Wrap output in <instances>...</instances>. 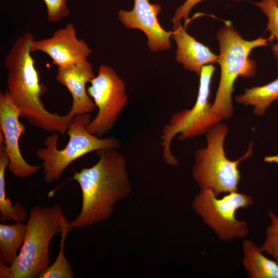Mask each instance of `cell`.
<instances>
[{
    "instance_id": "cell-23",
    "label": "cell",
    "mask_w": 278,
    "mask_h": 278,
    "mask_svg": "<svg viewBox=\"0 0 278 278\" xmlns=\"http://www.w3.org/2000/svg\"><path fill=\"white\" fill-rule=\"evenodd\" d=\"M203 0H186L185 2L179 7L174 13L172 18L173 26L181 25L182 19L184 20L185 24L186 25L188 23V15L191 9L198 3ZM238 1L240 0H234Z\"/></svg>"
},
{
    "instance_id": "cell-17",
    "label": "cell",
    "mask_w": 278,
    "mask_h": 278,
    "mask_svg": "<svg viewBox=\"0 0 278 278\" xmlns=\"http://www.w3.org/2000/svg\"><path fill=\"white\" fill-rule=\"evenodd\" d=\"M26 233V223L0 224L1 259L11 265L17 258L18 251L22 247Z\"/></svg>"
},
{
    "instance_id": "cell-22",
    "label": "cell",
    "mask_w": 278,
    "mask_h": 278,
    "mask_svg": "<svg viewBox=\"0 0 278 278\" xmlns=\"http://www.w3.org/2000/svg\"><path fill=\"white\" fill-rule=\"evenodd\" d=\"M47 11V19L50 23H57L70 13L67 0H43Z\"/></svg>"
},
{
    "instance_id": "cell-8",
    "label": "cell",
    "mask_w": 278,
    "mask_h": 278,
    "mask_svg": "<svg viewBox=\"0 0 278 278\" xmlns=\"http://www.w3.org/2000/svg\"><path fill=\"white\" fill-rule=\"evenodd\" d=\"M254 204L249 195L237 191L227 193L221 198L210 188L200 189L192 201V207L204 223L211 229L219 239L232 241L245 238L249 234L247 222L239 220L236 213Z\"/></svg>"
},
{
    "instance_id": "cell-11",
    "label": "cell",
    "mask_w": 278,
    "mask_h": 278,
    "mask_svg": "<svg viewBox=\"0 0 278 278\" xmlns=\"http://www.w3.org/2000/svg\"><path fill=\"white\" fill-rule=\"evenodd\" d=\"M30 51L45 53L58 68L81 64L88 60L92 52L86 42L77 37L73 23L57 30L50 38L33 40Z\"/></svg>"
},
{
    "instance_id": "cell-12",
    "label": "cell",
    "mask_w": 278,
    "mask_h": 278,
    "mask_svg": "<svg viewBox=\"0 0 278 278\" xmlns=\"http://www.w3.org/2000/svg\"><path fill=\"white\" fill-rule=\"evenodd\" d=\"M161 10L159 4L150 3L149 0H134L133 9L120 10L118 18L126 27L142 31L147 37L151 51L167 50L171 47L170 39L172 31H166L160 25L158 16Z\"/></svg>"
},
{
    "instance_id": "cell-18",
    "label": "cell",
    "mask_w": 278,
    "mask_h": 278,
    "mask_svg": "<svg viewBox=\"0 0 278 278\" xmlns=\"http://www.w3.org/2000/svg\"><path fill=\"white\" fill-rule=\"evenodd\" d=\"M9 163L5 145L0 144V220L2 222L13 220L25 223L28 218L25 208L18 201L12 205L6 197L5 174Z\"/></svg>"
},
{
    "instance_id": "cell-1",
    "label": "cell",
    "mask_w": 278,
    "mask_h": 278,
    "mask_svg": "<svg viewBox=\"0 0 278 278\" xmlns=\"http://www.w3.org/2000/svg\"><path fill=\"white\" fill-rule=\"evenodd\" d=\"M98 161L91 167L75 171L72 180L81 188L82 203L71 229H82L102 222L112 215L116 204L131 192L127 160L117 149L97 151Z\"/></svg>"
},
{
    "instance_id": "cell-6",
    "label": "cell",
    "mask_w": 278,
    "mask_h": 278,
    "mask_svg": "<svg viewBox=\"0 0 278 278\" xmlns=\"http://www.w3.org/2000/svg\"><path fill=\"white\" fill-rule=\"evenodd\" d=\"M91 120L90 113L74 117L66 132L69 141L63 149H58L59 137L56 132L45 139V147L39 149L36 155L43 162V174L46 183L58 181L68 165L87 153L120 148V141L113 136L101 138L89 132L86 127Z\"/></svg>"
},
{
    "instance_id": "cell-7",
    "label": "cell",
    "mask_w": 278,
    "mask_h": 278,
    "mask_svg": "<svg viewBox=\"0 0 278 278\" xmlns=\"http://www.w3.org/2000/svg\"><path fill=\"white\" fill-rule=\"evenodd\" d=\"M213 64L203 66L199 76V85L196 101L191 109L172 114L162 130L160 136L162 157L166 163L171 166L178 164L173 155L171 144L178 134V139L183 141L206 134L222 120L214 113L209 101L212 78L215 71Z\"/></svg>"
},
{
    "instance_id": "cell-9",
    "label": "cell",
    "mask_w": 278,
    "mask_h": 278,
    "mask_svg": "<svg viewBox=\"0 0 278 278\" xmlns=\"http://www.w3.org/2000/svg\"><path fill=\"white\" fill-rule=\"evenodd\" d=\"M87 88L98 112L87 126L89 132L99 137L115 126L128 104V97L124 80L111 66L102 64Z\"/></svg>"
},
{
    "instance_id": "cell-15",
    "label": "cell",
    "mask_w": 278,
    "mask_h": 278,
    "mask_svg": "<svg viewBox=\"0 0 278 278\" xmlns=\"http://www.w3.org/2000/svg\"><path fill=\"white\" fill-rule=\"evenodd\" d=\"M243 266L251 278H278V263L268 258L252 240L242 243Z\"/></svg>"
},
{
    "instance_id": "cell-10",
    "label": "cell",
    "mask_w": 278,
    "mask_h": 278,
    "mask_svg": "<svg viewBox=\"0 0 278 278\" xmlns=\"http://www.w3.org/2000/svg\"><path fill=\"white\" fill-rule=\"evenodd\" d=\"M20 112L8 95L7 90L0 93V129L4 136L6 152L9 158L8 168L15 177L27 178L42 166L28 164L21 153L20 137L25 126L19 120Z\"/></svg>"
},
{
    "instance_id": "cell-14",
    "label": "cell",
    "mask_w": 278,
    "mask_h": 278,
    "mask_svg": "<svg viewBox=\"0 0 278 278\" xmlns=\"http://www.w3.org/2000/svg\"><path fill=\"white\" fill-rule=\"evenodd\" d=\"M171 38L177 44L176 60L184 68L200 76L202 67L218 63L219 55L189 35L182 25L172 26Z\"/></svg>"
},
{
    "instance_id": "cell-21",
    "label": "cell",
    "mask_w": 278,
    "mask_h": 278,
    "mask_svg": "<svg viewBox=\"0 0 278 278\" xmlns=\"http://www.w3.org/2000/svg\"><path fill=\"white\" fill-rule=\"evenodd\" d=\"M268 216L270 224L266 228V238L259 248L278 263V216L271 210L269 211Z\"/></svg>"
},
{
    "instance_id": "cell-19",
    "label": "cell",
    "mask_w": 278,
    "mask_h": 278,
    "mask_svg": "<svg viewBox=\"0 0 278 278\" xmlns=\"http://www.w3.org/2000/svg\"><path fill=\"white\" fill-rule=\"evenodd\" d=\"M67 220L60 233V250L55 262L40 276L39 278H73L74 271L71 264L64 255V246L66 237L71 230Z\"/></svg>"
},
{
    "instance_id": "cell-20",
    "label": "cell",
    "mask_w": 278,
    "mask_h": 278,
    "mask_svg": "<svg viewBox=\"0 0 278 278\" xmlns=\"http://www.w3.org/2000/svg\"><path fill=\"white\" fill-rule=\"evenodd\" d=\"M267 16L266 30L270 32L269 43L276 39L277 43L272 46V51L278 60V0H262L254 3Z\"/></svg>"
},
{
    "instance_id": "cell-2",
    "label": "cell",
    "mask_w": 278,
    "mask_h": 278,
    "mask_svg": "<svg viewBox=\"0 0 278 278\" xmlns=\"http://www.w3.org/2000/svg\"><path fill=\"white\" fill-rule=\"evenodd\" d=\"M34 39L31 32L24 33L18 38L6 55V90L18 109L20 117L34 127L64 135L75 116L69 111L65 115H59L45 109L41 98L47 89L40 82L30 51V44Z\"/></svg>"
},
{
    "instance_id": "cell-4",
    "label": "cell",
    "mask_w": 278,
    "mask_h": 278,
    "mask_svg": "<svg viewBox=\"0 0 278 278\" xmlns=\"http://www.w3.org/2000/svg\"><path fill=\"white\" fill-rule=\"evenodd\" d=\"M220 55L218 63L220 66V78L214 103V113L222 120L230 118L233 107L232 95L236 80L239 77L251 78L255 75V61L249 58L252 50L269 45V39L262 37L248 41L244 39L230 21L217 31Z\"/></svg>"
},
{
    "instance_id": "cell-24",
    "label": "cell",
    "mask_w": 278,
    "mask_h": 278,
    "mask_svg": "<svg viewBox=\"0 0 278 278\" xmlns=\"http://www.w3.org/2000/svg\"><path fill=\"white\" fill-rule=\"evenodd\" d=\"M265 161L268 162H278V155L272 156V157H268L265 158Z\"/></svg>"
},
{
    "instance_id": "cell-16",
    "label": "cell",
    "mask_w": 278,
    "mask_h": 278,
    "mask_svg": "<svg viewBox=\"0 0 278 278\" xmlns=\"http://www.w3.org/2000/svg\"><path fill=\"white\" fill-rule=\"evenodd\" d=\"M277 99L278 78L265 85L245 89L244 94L236 97L237 103L252 106L254 113L257 116L264 115Z\"/></svg>"
},
{
    "instance_id": "cell-5",
    "label": "cell",
    "mask_w": 278,
    "mask_h": 278,
    "mask_svg": "<svg viewBox=\"0 0 278 278\" xmlns=\"http://www.w3.org/2000/svg\"><path fill=\"white\" fill-rule=\"evenodd\" d=\"M229 132L227 124L219 123L205 134L206 146L195 153L192 175L200 189L210 188L217 196L237 191L240 178L239 164L252 154L253 143L241 158L231 160L225 155L224 142Z\"/></svg>"
},
{
    "instance_id": "cell-3",
    "label": "cell",
    "mask_w": 278,
    "mask_h": 278,
    "mask_svg": "<svg viewBox=\"0 0 278 278\" xmlns=\"http://www.w3.org/2000/svg\"><path fill=\"white\" fill-rule=\"evenodd\" d=\"M62 207H32L26 223L24 242L10 266L0 260L1 278H39L49 267V246L67 220Z\"/></svg>"
},
{
    "instance_id": "cell-13",
    "label": "cell",
    "mask_w": 278,
    "mask_h": 278,
    "mask_svg": "<svg viewBox=\"0 0 278 278\" xmlns=\"http://www.w3.org/2000/svg\"><path fill=\"white\" fill-rule=\"evenodd\" d=\"M95 76L89 60L77 65L58 68L56 80L66 87L72 97V105L68 111L74 115L90 113L96 106L89 96L86 85Z\"/></svg>"
}]
</instances>
